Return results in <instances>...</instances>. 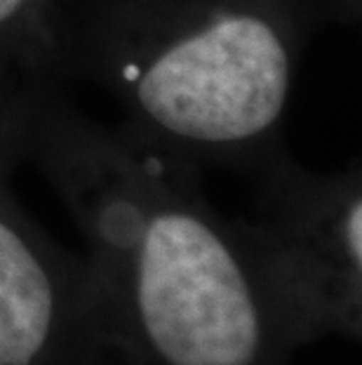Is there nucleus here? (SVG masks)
I'll return each instance as SVG.
<instances>
[{"label":"nucleus","mask_w":362,"mask_h":365,"mask_svg":"<svg viewBox=\"0 0 362 365\" xmlns=\"http://www.w3.org/2000/svg\"><path fill=\"white\" fill-rule=\"evenodd\" d=\"M24 163L87 243L104 344L122 365H289L297 351L203 170L73 108L59 88L19 97Z\"/></svg>","instance_id":"obj_1"},{"label":"nucleus","mask_w":362,"mask_h":365,"mask_svg":"<svg viewBox=\"0 0 362 365\" xmlns=\"http://www.w3.org/2000/svg\"><path fill=\"white\" fill-rule=\"evenodd\" d=\"M57 7L59 0H0V92L55 88L50 61Z\"/></svg>","instance_id":"obj_5"},{"label":"nucleus","mask_w":362,"mask_h":365,"mask_svg":"<svg viewBox=\"0 0 362 365\" xmlns=\"http://www.w3.org/2000/svg\"><path fill=\"white\" fill-rule=\"evenodd\" d=\"M19 95L0 92V365H111L87 262L57 245L12 193L24 163Z\"/></svg>","instance_id":"obj_4"},{"label":"nucleus","mask_w":362,"mask_h":365,"mask_svg":"<svg viewBox=\"0 0 362 365\" xmlns=\"http://www.w3.org/2000/svg\"><path fill=\"white\" fill-rule=\"evenodd\" d=\"M252 212L233 220L294 346L362 335V170L313 173L287 149L252 175Z\"/></svg>","instance_id":"obj_3"},{"label":"nucleus","mask_w":362,"mask_h":365,"mask_svg":"<svg viewBox=\"0 0 362 365\" xmlns=\"http://www.w3.org/2000/svg\"><path fill=\"white\" fill-rule=\"evenodd\" d=\"M325 0H59L52 85L85 81L122 130L196 168L254 175L284 115Z\"/></svg>","instance_id":"obj_2"}]
</instances>
